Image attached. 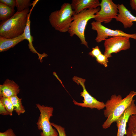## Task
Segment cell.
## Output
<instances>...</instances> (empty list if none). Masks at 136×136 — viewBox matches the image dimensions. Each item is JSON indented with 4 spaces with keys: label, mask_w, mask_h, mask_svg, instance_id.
Segmentation results:
<instances>
[{
    "label": "cell",
    "mask_w": 136,
    "mask_h": 136,
    "mask_svg": "<svg viewBox=\"0 0 136 136\" xmlns=\"http://www.w3.org/2000/svg\"><path fill=\"white\" fill-rule=\"evenodd\" d=\"M130 4L132 9L136 11V0H130Z\"/></svg>",
    "instance_id": "obj_27"
},
{
    "label": "cell",
    "mask_w": 136,
    "mask_h": 136,
    "mask_svg": "<svg viewBox=\"0 0 136 136\" xmlns=\"http://www.w3.org/2000/svg\"><path fill=\"white\" fill-rule=\"evenodd\" d=\"M102 53L99 46H97L92 48V51L89 53V55L93 57L96 58Z\"/></svg>",
    "instance_id": "obj_23"
},
{
    "label": "cell",
    "mask_w": 136,
    "mask_h": 136,
    "mask_svg": "<svg viewBox=\"0 0 136 136\" xmlns=\"http://www.w3.org/2000/svg\"><path fill=\"white\" fill-rule=\"evenodd\" d=\"M92 29L97 32L95 40L98 43L104 41L109 37L124 36L136 40V33L128 34L120 30H113L108 28L102 25L101 23L93 21L91 23Z\"/></svg>",
    "instance_id": "obj_9"
},
{
    "label": "cell",
    "mask_w": 136,
    "mask_h": 136,
    "mask_svg": "<svg viewBox=\"0 0 136 136\" xmlns=\"http://www.w3.org/2000/svg\"><path fill=\"white\" fill-rule=\"evenodd\" d=\"M19 86L13 80L6 79L0 85V97H8L17 95L20 92Z\"/></svg>",
    "instance_id": "obj_12"
},
{
    "label": "cell",
    "mask_w": 136,
    "mask_h": 136,
    "mask_svg": "<svg viewBox=\"0 0 136 136\" xmlns=\"http://www.w3.org/2000/svg\"><path fill=\"white\" fill-rule=\"evenodd\" d=\"M51 125L54 127L57 131L58 136H66L64 128L60 125H57L53 123H51Z\"/></svg>",
    "instance_id": "obj_22"
},
{
    "label": "cell",
    "mask_w": 136,
    "mask_h": 136,
    "mask_svg": "<svg viewBox=\"0 0 136 136\" xmlns=\"http://www.w3.org/2000/svg\"><path fill=\"white\" fill-rule=\"evenodd\" d=\"M35 5V4H33L32 5V8L30 10V12L28 14L27 22L23 33L25 39L27 40L29 42L28 46L29 48L32 52L35 53H37L38 54L39 59L41 61L43 57H47L48 55L45 53L42 54H40L38 53L35 50L33 45L32 42L33 41V37L30 34V18L31 12Z\"/></svg>",
    "instance_id": "obj_14"
},
{
    "label": "cell",
    "mask_w": 136,
    "mask_h": 136,
    "mask_svg": "<svg viewBox=\"0 0 136 136\" xmlns=\"http://www.w3.org/2000/svg\"><path fill=\"white\" fill-rule=\"evenodd\" d=\"M135 100L133 99L130 105L116 121L117 128L116 136H124L126 134V127L130 117L136 114Z\"/></svg>",
    "instance_id": "obj_10"
},
{
    "label": "cell",
    "mask_w": 136,
    "mask_h": 136,
    "mask_svg": "<svg viewBox=\"0 0 136 136\" xmlns=\"http://www.w3.org/2000/svg\"><path fill=\"white\" fill-rule=\"evenodd\" d=\"M127 123L126 136H136V114L130 117Z\"/></svg>",
    "instance_id": "obj_18"
},
{
    "label": "cell",
    "mask_w": 136,
    "mask_h": 136,
    "mask_svg": "<svg viewBox=\"0 0 136 136\" xmlns=\"http://www.w3.org/2000/svg\"><path fill=\"white\" fill-rule=\"evenodd\" d=\"M0 114L4 115H10L9 113L1 102H0Z\"/></svg>",
    "instance_id": "obj_26"
},
{
    "label": "cell",
    "mask_w": 136,
    "mask_h": 136,
    "mask_svg": "<svg viewBox=\"0 0 136 136\" xmlns=\"http://www.w3.org/2000/svg\"><path fill=\"white\" fill-rule=\"evenodd\" d=\"M15 10L0 2V20L4 21L8 19L14 14Z\"/></svg>",
    "instance_id": "obj_16"
},
{
    "label": "cell",
    "mask_w": 136,
    "mask_h": 136,
    "mask_svg": "<svg viewBox=\"0 0 136 136\" xmlns=\"http://www.w3.org/2000/svg\"><path fill=\"white\" fill-rule=\"evenodd\" d=\"M100 6V10L95 14L94 18L96 22L108 23L118 14L117 5L112 0H102Z\"/></svg>",
    "instance_id": "obj_7"
},
{
    "label": "cell",
    "mask_w": 136,
    "mask_h": 136,
    "mask_svg": "<svg viewBox=\"0 0 136 136\" xmlns=\"http://www.w3.org/2000/svg\"><path fill=\"white\" fill-rule=\"evenodd\" d=\"M25 39L24 33L17 37L6 38L0 37V52L6 51Z\"/></svg>",
    "instance_id": "obj_15"
},
{
    "label": "cell",
    "mask_w": 136,
    "mask_h": 136,
    "mask_svg": "<svg viewBox=\"0 0 136 136\" xmlns=\"http://www.w3.org/2000/svg\"><path fill=\"white\" fill-rule=\"evenodd\" d=\"M136 96V92L134 91H131L123 98L120 95H112L110 99L105 103V109L103 114L107 119L102 125L103 128L107 129L113 123L116 122L130 105L133 97Z\"/></svg>",
    "instance_id": "obj_1"
},
{
    "label": "cell",
    "mask_w": 136,
    "mask_h": 136,
    "mask_svg": "<svg viewBox=\"0 0 136 136\" xmlns=\"http://www.w3.org/2000/svg\"><path fill=\"white\" fill-rule=\"evenodd\" d=\"M100 3L98 0H73L71 4L74 14H76L85 9L96 8Z\"/></svg>",
    "instance_id": "obj_13"
},
{
    "label": "cell",
    "mask_w": 136,
    "mask_h": 136,
    "mask_svg": "<svg viewBox=\"0 0 136 136\" xmlns=\"http://www.w3.org/2000/svg\"><path fill=\"white\" fill-rule=\"evenodd\" d=\"M15 7L17 8V11H22L29 8L32 5L30 0H16Z\"/></svg>",
    "instance_id": "obj_19"
},
{
    "label": "cell",
    "mask_w": 136,
    "mask_h": 136,
    "mask_svg": "<svg viewBox=\"0 0 136 136\" xmlns=\"http://www.w3.org/2000/svg\"><path fill=\"white\" fill-rule=\"evenodd\" d=\"M100 9L98 7L96 8L84 10L79 13L73 15L72 21L70 25L68 32L69 36L76 35L80 40L81 44L89 48L88 43L85 40V31L88 21L94 18L95 14Z\"/></svg>",
    "instance_id": "obj_3"
},
{
    "label": "cell",
    "mask_w": 136,
    "mask_h": 136,
    "mask_svg": "<svg viewBox=\"0 0 136 136\" xmlns=\"http://www.w3.org/2000/svg\"><path fill=\"white\" fill-rule=\"evenodd\" d=\"M0 136H16L11 128H9L6 131L0 132Z\"/></svg>",
    "instance_id": "obj_25"
},
{
    "label": "cell",
    "mask_w": 136,
    "mask_h": 136,
    "mask_svg": "<svg viewBox=\"0 0 136 136\" xmlns=\"http://www.w3.org/2000/svg\"><path fill=\"white\" fill-rule=\"evenodd\" d=\"M96 58V61L98 63L103 65L105 67L107 66L109 58H107L104 54H101Z\"/></svg>",
    "instance_id": "obj_21"
},
{
    "label": "cell",
    "mask_w": 136,
    "mask_h": 136,
    "mask_svg": "<svg viewBox=\"0 0 136 136\" xmlns=\"http://www.w3.org/2000/svg\"><path fill=\"white\" fill-rule=\"evenodd\" d=\"M0 102L3 104L9 113L10 115L12 116L14 108L12 103L9 98L0 97Z\"/></svg>",
    "instance_id": "obj_20"
},
{
    "label": "cell",
    "mask_w": 136,
    "mask_h": 136,
    "mask_svg": "<svg viewBox=\"0 0 136 136\" xmlns=\"http://www.w3.org/2000/svg\"><path fill=\"white\" fill-rule=\"evenodd\" d=\"M72 79L77 84H80L83 89V91L80 94V96L84 98L83 103H79L73 100V102L75 105L91 109L95 108L98 110L103 109L105 108V103L104 102L98 100L87 91L85 85V79L75 76L73 77Z\"/></svg>",
    "instance_id": "obj_8"
},
{
    "label": "cell",
    "mask_w": 136,
    "mask_h": 136,
    "mask_svg": "<svg viewBox=\"0 0 136 136\" xmlns=\"http://www.w3.org/2000/svg\"><path fill=\"white\" fill-rule=\"evenodd\" d=\"M0 2L3 3L11 8L14 9L15 6L16 0H0Z\"/></svg>",
    "instance_id": "obj_24"
},
{
    "label": "cell",
    "mask_w": 136,
    "mask_h": 136,
    "mask_svg": "<svg viewBox=\"0 0 136 136\" xmlns=\"http://www.w3.org/2000/svg\"><path fill=\"white\" fill-rule=\"evenodd\" d=\"M130 38L124 36L111 37L104 41V55L108 58L111 57L112 54L116 53L122 50L129 49Z\"/></svg>",
    "instance_id": "obj_6"
},
{
    "label": "cell",
    "mask_w": 136,
    "mask_h": 136,
    "mask_svg": "<svg viewBox=\"0 0 136 136\" xmlns=\"http://www.w3.org/2000/svg\"><path fill=\"white\" fill-rule=\"evenodd\" d=\"M9 98L13 105L14 110L18 115L25 112V109L22 104L21 98H18L17 95L10 97Z\"/></svg>",
    "instance_id": "obj_17"
},
{
    "label": "cell",
    "mask_w": 136,
    "mask_h": 136,
    "mask_svg": "<svg viewBox=\"0 0 136 136\" xmlns=\"http://www.w3.org/2000/svg\"><path fill=\"white\" fill-rule=\"evenodd\" d=\"M74 14L71 4L65 3L61 5L59 10L51 13L49 17V21L55 30L61 32H66L69 31Z\"/></svg>",
    "instance_id": "obj_4"
},
{
    "label": "cell",
    "mask_w": 136,
    "mask_h": 136,
    "mask_svg": "<svg viewBox=\"0 0 136 136\" xmlns=\"http://www.w3.org/2000/svg\"><path fill=\"white\" fill-rule=\"evenodd\" d=\"M36 105L40 112L36 124L38 129L42 131L40 136H58V132L52 128L50 121V118L53 116V107L38 103Z\"/></svg>",
    "instance_id": "obj_5"
},
{
    "label": "cell",
    "mask_w": 136,
    "mask_h": 136,
    "mask_svg": "<svg viewBox=\"0 0 136 136\" xmlns=\"http://www.w3.org/2000/svg\"><path fill=\"white\" fill-rule=\"evenodd\" d=\"M29 8L17 11L11 18L0 25V37L6 38H14L23 33L27 24Z\"/></svg>",
    "instance_id": "obj_2"
},
{
    "label": "cell",
    "mask_w": 136,
    "mask_h": 136,
    "mask_svg": "<svg viewBox=\"0 0 136 136\" xmlns=\"http://www.w3.org/2000/svg\"><path fill=\"white\" fill-rule=\"evenodd\" d=\"M119 14L115 18L116 20L122 23L125 28H129L136 22V17L134 16L123 4H117Z\"/></svg>",
    "instance_id": "obj_11"
}]
</instances>
